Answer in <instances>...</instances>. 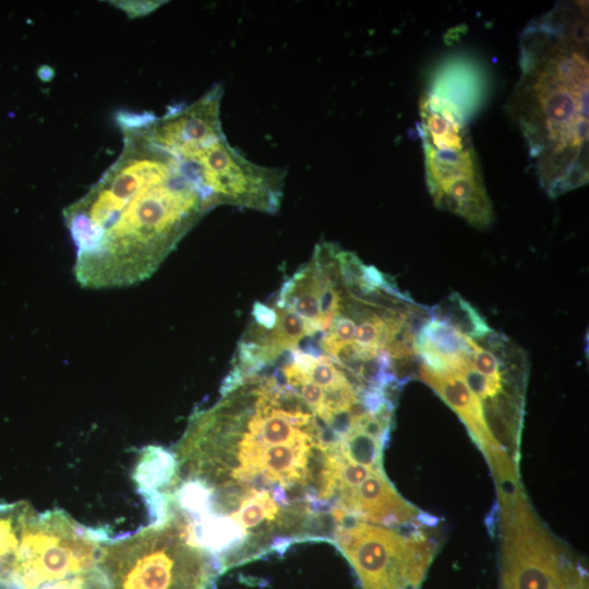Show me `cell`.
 Listing matches in <instances>:
<instances>
[{
    "mask_svg": "<svg viewBox=\"0 0 589 589\" xmlns=\"http://www.w3.org/2000/svg\"><path fill=\"white\" fill-rule=\"evenodd\" d=\"M326 424L288 384L243 375L195 410L166 482L144 494L153 520L172 518L218 574L336 529Z\"/></svg>",
    "mask_w": 589,
    "mask_h": 589,
    "instance_id": "1",
    "label": "cell"
},
{
    "mask_svg": "<svg viewBox=\"0 0 589 589\" xmlns=\"http://www.w3.org/2000/svg\"><path fill=\"white\" fill-rule=\"evenodd\" d=\"M117 122L118 158L62 212L75 247L74 276L87 289L147 279L218 205L193 169L149 135L142 112L120 111Z\"/></svg>",
    "mask_w": 589,
    "mask_h": 589,
    "instance_id": "2",
    "label": "cell"
},
{
    "mask_svg": "<svg viewBox=\"0 0 589 589\" xmlns=\"http://www.w3.org/2000/svg\"><path fill=\"white\" fill-rule=\"evenodd\" d=\"M588 39L584 1L556 3L519 39L520 74L508 109L552 199L589 179Z\"/></svg>",
    "mask_w": 589,
    "mask_h": 589,
    "instance_id": "3",
    "label": "cell"
},
{
    "mask_svg": "<svg viewBox=\"0 0 589 589\" xmlns=\"http://www.w3.org/2000/svg\"><path fill=\"white\" fill-rule=\"evenodd\" d=\"M223 87L163 116L146 112L145 127L163 147L188 164L217 204L267 213L279 208L285 171L247 159L228 142L220 121Z\"/></svg>",
    "mask_w": 589,
    "mask_h": 589,
    "instance_id": "4",
    "label": "cell"
},
{
    "mask_svg": "<svg viewBox=\"0 0 589 589\" xmlns=\"http://www.w3.org/2000/svg\"><path fill=\"white\" fill-rule=\"evenodd\" d=\"M452 72L440 73L419 101L425 180L434 205L485 228L493 221L466 116L469 92Z\"/></svg>",
    "mask_w": 589,
    "mask_h": 589,
    "instance_id": "5",
    "label": "cell"
},
{
    "mask_svg": "<svg viewBox=\"0 0 589 589\" xmlns=\"http://www.w3.org/2000/svg\"><path fill=\"white\" fill-rule=\"evenodd\" d=\"M101 549L72 524L28 521L0 534V589H115Z\"/></svg>",
    "mask_w": 589,
    "mask_h": 589,
    "instance_id": "6",
    "label": "cell"
},
{
    "mask_svg": "<svg viewBox=\"0 0 589 589\" xmlns=\"http://www.w3.org/2000/svg\"><path fill=\"white\" fill-rule=\"evenodd\" d=\"M101 561L115 589H208L218 574L211 556L170 518L107 537Z\"/></svg>",
    "mask_w": 589,
    "mask_h": 589,
    "instance_id": "7",
    "label": "cell"
},
{
    "mask_svg": "<svg viewBox=\"0 0 589 589\" xmlns=\"http://www.w3.org/2000/svg\"><path fill=\"white\" fill-rule=\"evenodd\" d=\"M333 541L356 570L362 589L418 588L434 546L422 531L405 537L396 530L334 510Z\"/></svg>",
    "mask_w": 589,
    "mask_h": 589,
    "instance_id": "8",
    "label": "cell"
},
{
    "mask_svg": "<svg viewBox=\"0 0 589 589\" xmlns=\"http://www.w3.org/2000/svg\"><path fill=\"white\" fill-rule=\"evenodd\" d=\"M501 507L502 589H587L584 574L543 529L522 493Z\"/></svg>",
    "mask_w": 589,
    "mask_h": 589,
    "instance_id": "9",
    "label": "cell"
},
{
    "mask_svg": "<svg viewBox=\"0 0 589 589\" xmlns=\"http://www.w3.org/2000/svg\"><path fill=\"white\" fill-rule=\"evenodd\" d=\"M335 507L359 520L389 528L416 524L420 515L397 493L384 472L373 473L357 488L338 493Z\"/></svg>",
    "mask_w": 589,
    "mask_h": 589,
    "instance_id": "10",
    "label": "cell"
},
{
    "mask_svg": "<svg viewBox=\"0 0 589 589\" xmlns=\"http://www.w3.org/2000/svg\"><path fill=\"white\" fill-rule=\"evenodd\" d=\"M419 378L433 388L459 416L486 458L503 448L486 426L481 400L469 389L460 375L437 374L423 365Z\"/></svg>",
    "mask_w": 589,
    "mask_h": 589,
    "instance_id": "11",
    "label": "cell"
},
{
    "mask_svg": "<svg viewBox=\"0 0 589 589\" xmlns=\"http://www.w3.org/2000/svg\"><path fill=\"white\" fill-rule=\"evenodd\" d=\"M431 311L434 318L472 340L481 339L492 330L479 311L458 292L448 294Z\"/></svg>",
    "mask_w": 589,
    "mask_h": 589,
    "instance_id": "12",
    "label": "cell"
},
{
    "mask_svg": "<svg viewBox=\"0 0 589 589\" xmlns=\"http://www.w3.org/2000/svg\"><path fill=\"white\" fill-rule=\"evenodd\" d=\"M385 443V441L353 426L332 447L334 453L345 460L383 470L382 453Z\"/></svg>",
    "mask_w": 589,
    "mask_h": 589,
    "instance_id": "13",
    "label": "cell"
},
{
    "mask_svg": "<svg viewBox=\"0 0 589 589\" xmlns=\"http://www.w3.org/2000/svg\"><path fill=\"white\" fill-rule=\"evenodd\" d=\"M423 362L417 352L390 356V370L394 377L401 384L420 377Z\"/></svg>",
    "mask_w": 589,
    "mask_h": 589,
    "instance_id": "14",
    "label": "cell"
},
{
    "mask_svg": "<svg viewBox=\"0 0 589 589\" xmlns=\"http://www.w3.org/2000/svg\"><path fill=\"white\" fill-rule=\"evenodd\" d=\"M470 362L476 371L486 377H501L500 362L489 350L478 346L470 358Z\"/></svg>",
    "mask_w": 589,
    "mask_h": 589,
    "instance_id": "15",
    "label": "cell"
},
{
    "mask_svg": "<svg viewBox=\"0 0 589 589\" xmlns=\"http://www.w3.org/2000/svg\"><path fill=\"white\" fill-rule=\"evenodd\" d=\"M460 375L469 389L480 399L488 397L489 377L476 371L469 360L466 368L458 374Z\"/></svg>",
    "mask_w": 589,
    "mask_h": 589,
    "instance_id": "16",
    "label": "cell"
},
{
    "mask_svg": "<svg viewBox=\"0 0 589 589\" xmlns=\"http://www.w3.org/2000/svg\"><path fill=\"white\" fill-rule=\"evenodd\" d=\"M356 324L352 320L338 315L335 317L327 336L336 342H350L353 339Z\"/></svg>",
    "mask_w": 589,
    "mask_h": 589,
    "instance_id": "17",
    "label": "cell"
},
{
    "mask_svg": "<svg viewBox=\"0 0 589 589\" xmlns=\"http://www.w3.org/2000/svg\"><path fill=\"white\" fill-rule=\"evenodd\" d=\"M251 314L256 325L266 330L274 329L278 321L277 311L262 302H254Z\"/></svg>",
    "mask_w": 589,
    "mask_h": 589,
    "instance_id": "18",
    "label": "cell"
},
{
    "mask_svg": "<svg viewBox=\"0 0 589 589\" xmlns=\"http://www.w3.org/2000/svg\"><path fill=\"white\" fill-rule=\"evenodd\" d=\"M296 348L302 353L314 359H320L321 357L325 356L321 342L314 339L311 335H304L297 342Z\"/></svg>",
    "mask_w": 589,
    "mask_h": 589,
    "instance_id": "19",
    "label": "cell"
},
{
    "mask_svg": "<svg viewBox=\"0 0 589 589\" xmlns=\"http://www.w3.org/2000/svg\"><path fill=\"white\" fill-rule=\"evenodd\" d=\"M119 3V2H118ZM127 4L119 3L118 5L122 8L127 13H135L137 15L139 13L145 14L153 11L155 8L159 7L161 1H137L134 2L135 4H130L129 2H125Z\"/></svg>",
    "mask_w": 589,
    "mask_h": 589,
    "instance_id": "20",
    "label": "cell"
},
{
    "mask_svg": "<svg viewBox=\"0 0 589 589\" xmlns=\"http://www.w3.org/2000/svg\"><path fill=\"white\" fill-rule=\"evenodd\" d=\"M409 589H418V588H409Z\"/></svg>",
    "mask_w": 589,
    "mask_h": 589,
    "instance_id": "21",
    "label": "cell"
}]
</instances>
